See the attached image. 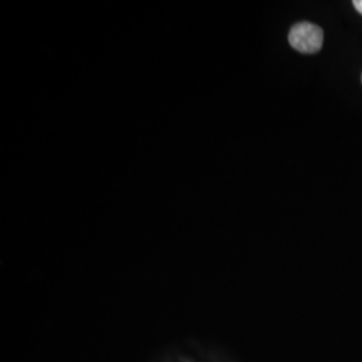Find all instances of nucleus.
Listing matches in <instances>:
<instances>
[{
	"mask_svg": "<svg viewBox=\"0 0 362 362\" xmlns=\"http://www.w3.org/2000/svg\"><path fill=\"white\" fill-rule=\"evenodd\" d=\"M353 6H354V8L362 15V0H354V1H353Z\"/></svg>",
	"mask_w": 362,
	"mask_h": 362,
	"instance_id": "nucleus-2",
	"label": "nucleus"
},
{
	"mask_svg": "<svg viewBox=\"0 0 362 362\" xmlns=\"http://www.w3.org/2000/svg\"><path fill=\"white\" fill-rule=\"evenodd\" d=\"M288 43L303 54L318 52L324 45V30L309 22L298 23L288 33Z\"/></svg>",
	"mask_w": 362,
	"mask_h": 362,
	"instance_id": "nucleus-1",
	"label": "nucleus"
}]
</instances>
